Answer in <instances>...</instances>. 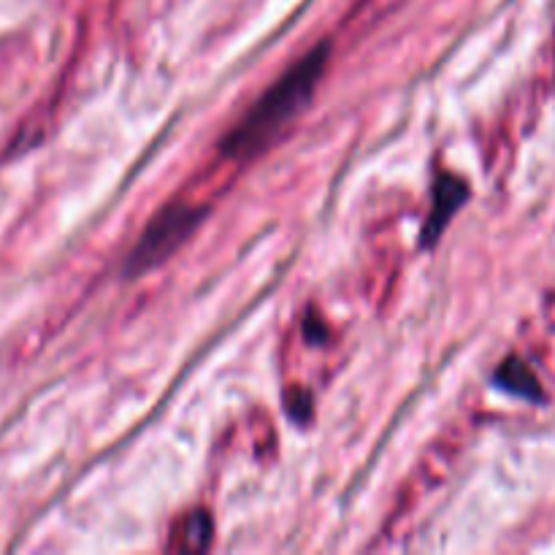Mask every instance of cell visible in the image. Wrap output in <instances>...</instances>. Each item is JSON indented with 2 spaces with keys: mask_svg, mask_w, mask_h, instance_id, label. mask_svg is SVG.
<instances>
[{
  "mask_svg": "<svg viewBox=\"0 0 555 555\" xmlns=\"http://www.w3.org/2000/svg\"><path fill=\"white\" fill-rule=\"evenodd\" d=\"M211 540H215V518L209 509H190L173 520L166 547L173 553H206Z\"/></svg>",
  "mask_w": 555,
  "mask_h": 555,
  "instance_id": "4",
  "label": "cell"
},
{
  "mask_svg": "<svg viewBox=\"0 0 555 555\" xmlns=\"http://www.w3.org/2000/svg\"><path fill=\"white\" fill-rule=\"evenodd\" d=\"M499 383H502L504 388L513 390V393L526 396V399H540L542 396L540 379L534 377V372H531L520 358H509V361L499 369Z\"/></svg>",
  "mask_w": 555,
  "mask_h": 555,
  "instance_id": "7",
  "label": "cell"
},
{
  "mask_svg": "<svg viewBox=\"0 0 555 555\" xmlns=\"http://www.w3.org/2000/svg\"><path fill=\"white\" fill-rule=\"evenodd\" d=\"M472 428L469 423H455L448 431L439 434L437 442L428 444V450L423 453V459L417 461L415 472L410 475L406 486L401 488L399 499L393 504V515H390V524L385 526V537H399L401 531L410 526L412 515L421 507L423 499L431 496L439 486L448 482V477L453 475L455 464L464 455L466 444H469Z\"/></svg>",
  "mask_w": 555,
  "mask_h": 555,
  "instance_id": "2",
  "label": "cell"
},
{
  "mask_svg": "<svg viewBox=\"0 0 555 555\" xmlns=\"http://www.w3.org/2000/svg\"><path fill=\"white\" fill-rule=\"evenodd\" d=\"M253 434H255V453H258V455L274 453L276 437H274V426H271L269 417L260 415V428H258V421H255Z\"/></svg>",
  "mask_w": 555,
  "mask_h": 555,
  "instance_id": "8",
  "label": "cell"
},
{
  "mask_svg": "<svg viewBox=\"0 0 555 555\" xmlns=\"http://www.w3.org/2000/svg\"><path fill=\"white\" fill-rule=\"evenodd\" d=\"M328 43H320L312 52L304 54V57L298 60L274 87H269L266 95L249 108L247 117L225 135V141H222L220 146L222 155L233 157V160L242 163V166L247 168L249 160H255L260 152L269 150V146L274 144L276 135H280L309 103L314 87L323 79L325 65H328Z\"/></svg>",
  "mask_w": 555,
  "mask_h": 555,
  "instance_id": "1",
  "label": "cell"
},
{
  "mask_svg": "<svg viewBox=\"0 0 555 555\" xmlns=\"http://www.w3.org/2000/svg\"><path fill=\"white\" fill-rule=\"evenodd\" d=\"M466 198V184L455 177H442L434 190V209L431 220L426 225V242L439 236V231L444 228V222L450 220V215L455 211V206Z\"/></svg>",
  "mask_w": 555,
  "mask_h": 555,
  "instance_id": "5",
  "label": "cell"
},
{
  "mask_svg": "<svg viewBox=\"0 0 555 555\" xmlns=\"http://www.w3.org/2000/svg\"><path fill=\"white\" fill-rule=\"evenodd\" d=\"M209 211L211 209L195 204L190 195H184L182 190H179L177 198L168 201V204L152 217V222L146 225V231L141 233L139 244H135L125 271H128L130 276H139L144 274V271L155 269V266L166 263V260L193 236V231L201 225V220H204Z\"/></svg>",
  "mask_w": 555,
  "mask_h": 555,
  "instance_id": "3",
  "label": "cell"
},
{
  "mask_svg": "<svg viewBox=\"0 0 555 555\" xmlns=\"http://www.w3.org/2000/svg\"><path fill=\"white\" fill-rule=\"evenodd\" d=\"M399 269L401 266H399V255H396V249H383L379 258L369 266L366 293L372 301L383 304L385 298H388L390 287H393V282L399 280Z\"/></svg>",
  "mask_w": 555,
  "mask_h": 555,
  "instance_id": "6",
  "label": "cell"
}]
</instances>
